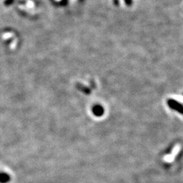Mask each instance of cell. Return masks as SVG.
Masks as SVG:
<instances>
[{"label":"cell","mask_w":183,"mask_h":183,"mask_svg":"<svg viewBox=\"0 0 183 183\" xmlns=\"http://www.w3.org/2000/svg\"><path fill=\"white\" fill-rule=\"evenodd\" d=\"M92 111H93L94 114L95 115H96V116H101L104 113L103 109H102V106L100 105H96L94 106Z\"/></svg>","instance_id":"obj_1"},{"label":"cell","mask_w":183,"mask_h":183,"mask_svg":"<svg viewBox=\"0 0 183 183\" xmlns=\"http://www.w3.org/2000/svg\"><path fill=\"white\" fill-rule=\"evenodd\" d=\"M169 104L170 105V106L172 108L174 109H176L177 111H178L180 112H182L183 111V109L182 107V106L180 105V104H179L178 103V102H176L175 101H169Z\"/></svg>","instance_id":"obj_2"},{"label":"cell","mask_w":183,"mask_h":183,"mask_svg":"<svg viewBox=\"0 0 183 183\" xmlns=\"http://www.w3.org/2000/svg\"><path fill=\"white\" fill-rule=\"evenodd\" d=\"M10 180V176L5 173H0V182L5 183Z\"/></svg>","instance_id":"obj_3"}]
</instances>
